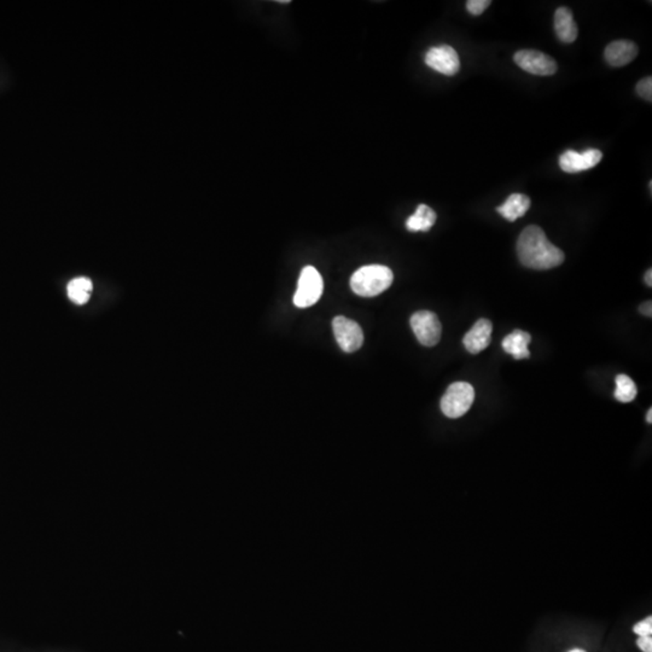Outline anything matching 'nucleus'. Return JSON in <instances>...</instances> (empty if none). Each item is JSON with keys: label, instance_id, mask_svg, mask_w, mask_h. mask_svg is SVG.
Wrapping results in <instances>:
<instances>
[{"label": "nucleus", "instance_id": "7", "mask_svg": "<svg viewBox=\"0 0 652 652\" xmlns=\"http://www.w3.org/2000/svg\"><path fill=\"white\" fill-rule=\"evenodd\" d=\"M515 63L529 74L550 76L557 72L555 60L537 50H522L515 53Z\"/></svg>", "mask_w": 652, "mask_h": 652}, {"label": "nucleus", "instance_id": "6", "mask_svg": "<svg viewBox=\"0 0 652 652\" xmlns=\"http://www.w3.org/2000/svg\"><path fill=\"white\" fill-rule=\"evenodd\" d=\"M333 333L343 352H356L364 343V333L354 320L338 315L333 320Z\"/></svg>", "mask_w": 652, "mask_h": 652}, {"label": "nucleus", "instance_id": "12", "mask_svg": "<svg viewBox=\"0 0 652 652\" xmlns=\"http://www.w3.org/2000/svg\"><path fill=\"white\" fill-rule=\"evenodd\" d=\"M555 31L560 42L570 44L576 40L578 26L574 21L573 12L568 8H558L555 10Z\"/></svg>", "mask_w": 652, "mask_h": 652}, {"label": "nucleus", "instance_id": "2", "mask_svg": "<svg viewBox=\"0 0 652 652\" xmlns=\"http://www.w3.org/2000/svg\"><path fill=\"white\" fill-rule=\"evenodd\" d=\"M393 281V272L387 266L369 265L353 274L351 287L359 296L374 297L385 292Z\"/></svg>", "mask_w": 652, "mask_h": 652}, {"label": "nucleus", "instance_id": "16", "mask_svg": "<svg viewBox=\"0 0 652 652\" xmlns=\"http://www.w3.org/2000/svg\"><path fill=\"white\" fill-rule=\"evenodd\" d=\"M92 281L87 277H78L68 284L67 292L70 300L76 305L87 303L92 294Z\"/></svg>", "mask_w": 652, "mask_h": 652}, {"label": "nucleus", "instance_id": "13", "mask_svg": "<svg viewBox=\"0 0 652 652\" xmlns=\"http://www.w3.org/2000/svg\"><path fill=\"white\" fill-rule=\"evenodd\" d=\"M532 341V336L522 330H515L503 340V349L505 352L514 356L515 359H527L530 356L528 349L529 343Z\"/></svg>", "mask_w": 652, "mask_h": 652}, {"label": "nucleus", "instance_id": "20", "mask_svg": "<svg viewBox=\"0 0 652 652\" xmlns=\"http://www.w3.org/2000/svg\"><path fill=\"white\" fill-rule=\"evenodd\" d=\"M634 633L638 634L639 637H651L652 634V617L649 616L645 620L639 622L634 626Z\"/></svg>", "mask_w": 652, "mask_h": 652}, {"label": "nucleus", "instance_id": "3", "mask_svg": "<svg viewBox=\"0 0 652 652\" xmlns=\"http://www.w3.org/2000/svg\"><path fill=\"white\" fill-rule=\"evenodd\" d=\"M475 400V389L467 382H455L449 385L441 399V410L449 418H459L467 413Z\"/></svg>", "mask_w": 652, "mask_h": 652}, {"label": "nucleus", "instance_id": "11", "mask_svg": "<svg viewBox=\"0 0 652 652\" xmlns=\"http://www.w3.org/2000/svg\"><path fill=\"white\" fill-rule=\"evenodd\" d=\"M638 47L629 40H617L606 47L605 60L612 67H624L635 60L638 56Z\"/></svg>", "mask_w": 652, "mask_h": 652}, {"label": "nucleus", "instance_id": "15", "mask_svg": "<svg viewBox=\"0 0 652 652\" xmlns=\"http://www.w3.org/2000/svg\"><path fill=\"white\" fill-rule=\"evenodd\" d=\"M436 222V213L426 204H419L416 213L408 217L406 228L411 232H426L434 226Z\"/></svg>", "mask_w": 652, "mask_h": 652}, {"label": "nucleus", "instance_id": "4", "mask_svg": "<svg viewBox=\"0 0 652 652\" xmlns=\"http://www.w3.org/2000/svg\"><path fill=\"white\" fill-rule=\"evenodd\" d=\"M323 289L324 284L320 273L312 266H306L301 271L297 290L294 295V303L299 308L310 307L320 300Z\"/></svg>", "mask_w": 652, "mask_h": 652}, {"label": "nucleus", "instance_id": "1", "mask_svg": "<svg viewBox=\"0 0 652 652\" xmlns=\"http://www.w3.org/2000/svg\"><path fill=\"white\" fill-rule=\"evenodd\" d=\"M518 259L528 269L545 271L565 262V253L552 244L542 227L528 226L517 242Z\"/></svg>", "mask_w": 652, "mask_h": 652}, {"label": "nucleus", "instance_id": "10", "mask_svg": "<svg viewBox=\"0 0 652 652\" xmlns=\"http://www.w3.org/2000/svg\"><path fill=\"white\" fill-rule=\"evenodd\" d=\"M492 331H493V325L490 320H477L462 340L467 352L471 354H478L482 351H485L490 344Z\"/></svg>", "mask_w": 652, "mask_h": 652}, {"label": "nucleus", "instance_id": "9", "mask_svg": "<svg viewBox=\"0 0 652 652\" xmlns=\"http://www.w3.org/2000/svg\"><path fill=\"white\" fill-rule=\"evenodd\" d=\"M603 153L597 149H588L585 153H580L568 150L560 158V167L567 173H578L587 171L601 162Z\"/></svg>", "mask_w": 652, "mask_h": 652}, {"label": "nucleus", "instance_id": "24", "mask_svg": "<svg viewBox=\"0 0 652 652\" xmlns=\"http://www.w3.org/2000/svg\"><path fill=\"white\" fill-rule=\"evenodd\" d=\"M646 421H648L649 424L652 423V408H650L648 411V415H646Z\"/></svg>", "mask_w": 652, "mask_h": 652}, {"label": "nucleus", "instance_id": "21", "mask_svg": "<svg viewBox=\"0 0 652 652\" xmlns=\"http://www.w3.org/2000/svg\"><path fill=\"white\" fill-rule=\"evenodd\" d=\"M639 648L643 652H652V638L651 637H639L638 642Z\"/></svg>", "mask_w": 652, "mask_h": 652}, {"label": "nucleus", "instance_id": "14", "mask_svg": "<svg viewBox=\"0 0 652 652\" xmlns=\"http://www.w3.org/2000/svg\"><path fill=\"white\" fill-rule=\"evenodd\" d=\"M529 208H530V199L528 196L522 194H512L496 210L506 220L516 221L518 217H523L527 213Z\"/></svg>", "mask_w": 652, "mask_h": 652}, {"label": "nucleus", "instance_id": "17", "mask_svg": "<svg viewBox=\"0 0 652 652\" xmlns=\"http://www.w3.org/2000/svg\"><path fill=\"white\" fill-rule=\"evenodd\" d=\"M638 394L637 385L633 380L627 375L616 376L615 398L620 403H630L633 401Z\"/></svg>", "mask_w": 652, "mask_h": 652}, {"label": "nucleus", "instance_id": "8", "mask_svg": "<svg viewBox=\"0 0 652 652\" xmlns=\"http://www.w3.org/2000/svg\"><path fill=\"white\" fill-rule=\"evenodd\" d=\"M424 60L426 65L431 67V69L447 76L457 74L460 68L458 53L449 45L431 47L426 51Z\"/></svg>", "mask_w": 652, "mask_h": 652}, {"label": "nucleus", "instance_id": "22", "mask_svg": "<svg viewBox=\"0 0 652 652\" xmlns=\"http://www.w3.org/2000/svg\"><path fill=\"white\" fill-rule=\"evenodd\" d=\"M639 310H640V313H643L644 315H646V317H651V315H652L651 301H649V302H645V303H643V305L640 306V308H639Z\"/></svg>", "mask_w": 652, "mask_h": 652}, {"label": "nucleus", "instance_id": "5", "mask_svg": "<svg viewBox=\"0 0 652 652\" xmlns=\"http://www.w3.org/2000/svg\"><path fill=\"white\" fill-rule=\"evenodd\" d=\"M411 328L417 340L426 347H434L441 340L442 326L437 315L429 310H419L412 315Z\"/></svg>", "mask_w": 652, "mask_h": 652}, {"label": "nucleus", "instance_id": "25", "mask_svg": "<svg viewBox=\"0 0 652 652\" xmlns=\"http://www.w3.org/2000/svg\"><path fill=\"white\" fill-rule=\"evenodd\" d=\"M569 652H586V651H583V650H581V649H574V650H571V651H569Z\"/></svg>", "mask_w": 652, "mask_h": 652}, {"label": "nucleus", "instance_id": "23", "mask_svg": "<svg viewBox=\"0 0 652 652\" xmlns=\"http://www.w3.org/2000/svg\"><path fill=\"white\" fill-rule=\"evenodd\" d=\"M645 283L648 284L649 287L652 285V269H649L646 274H645Z\"/></svg>", "mask_w": 652, "mask_h": 652}, {"label": "nucleus", "instance_id": "19", "mask_svg": "<svg viewBox=\"0 0 652 652\" xmlns=\"http://www.w3.org/2000/svg\"><path fill=\"white\" fill-rule=\"evenodd\" d=\"M490 5V0H469L467 1V10L474 16H478L483 14Z\"/></svg>", "mask_w": 652, "mask_h": 652}, {"label": "nucleus", "instance_id": "18", "mask_svg": "<svg viewBox=\"0 0 652 652\" xmlns=\"http://www.w3.org/2000/svg\"><path fill=\"white\" fill-rule=\"evenodd\" d=\"M637 93H638L640 97L645 99V101H649L651 102L652 101V78L651 76H648V78H644L643 80L639 81L638 85H637Z\"/></svg>", "mask_w": 652, "mask_h": 652}]
</instances>
